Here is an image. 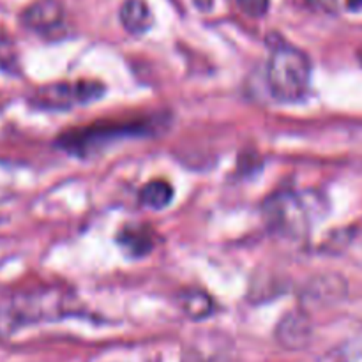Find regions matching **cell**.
<instances>
[{
  "label": "cell",
  "instance_id": "6da1fadb",
  "mask_svg": "<svg viewBox=\"0 0 362 362\" xmlns=\"http://www.w3.org/2000/svg\"><path fill=\"white\" fill-rule=\"evenodd\" d=\"M311 80V60L303 49L279 41L267 64V85L278 101L293 103L306 95Z\"/></svg>",
  "mask_w": 362,
  "mask_h": 362
},
{
  "label": "cell",
  "instance_id": "7a4b0ae2",
  "mask_svg": "<svg viewBox=\"0 0 362 362\" xmlns=\"http://www.w3.org/2000/svg\"><path fill=\"white\" fill-rule=\"evenodd\" d=\"M62 311L60 296L53 290L18 293L0 303V332L7 334L28 324L49 320Z\"/></svg>",
  "mask_w": 362,
  "mask_h": 362
},
{
  "label": "cell",
  "instance_id": "3957f363",
  "mask_svg": "<svg viewBox=\"0 0 362 362\" xmlns=\"http://www.w3.org/2000/svg\"><path fill=\"white\" fill-rule=\"evenodd\" d=\"M265 221L276 233L288 237H299L310 226L313 219L310 198L293 191L276 193L264 205Z\"/></svg>",
  "mask_w": 362,
  "mask_h": 362
},
{
  "label": "cell",
  "instance_id": "277c9868",
  "mask_svg": "<svg viewBox=\"0 0 362 362\" xmlns=\"http://www.w3.org/2000/svg\"><path fill=\"white\" fill-rule=\"evenodd\" d=\"M103 92L105 87L99 81H64V83H53L39 88L37 94L34 95V101L42 108L66 110L99 99Z\"/></svg>",
  "mask_w": 362,
  "mask_h": 362
},
{
  "label": "cell",
  "instance_id": "5b68a950",
  "mask_svg": "<svg viewBox=\"0 0 362 362\" xmlns=\"http://www.w3.org/2000/svg\"><path fill=\"white\" fill-rule=\"evenodd\" d=\"M147 122L138 120V122H126L124 126H119L117 122H112V126H92L85 127V129H74L60 136V145L66 151L80 152V154H87L94 147H98L103 141H108L113 134H138L145 129Z\"/></svg>",
  "mask_w": 362,
  "mask_h": 362
},
{
  "label": "cell",
  "instance_id": "8992f818",
  "mask_svg": "<svg viewBox=\"0 0 362 362\" xmlns=\"http://www.w3.org/2000/svg\"><path fill=\"white\" fill-rule=\"evenodd\" d=\"M21 21L37 34H52L62 25L64 6L60 0H35L23 11Z\"/></svg>",
  "mask_w": 362,
  "mask_h": 362
},
{
  "label": "cell",
  "instance_id": "52a82bcc",
  "mask_svg": "<svg viewBox=\"0 0 362 362\" xmlns=\"http://www.w3.org/2000/svg\"><path fill=\"white\" fill-rule=\"evenodd\" d=\"M311 338V324L306 315L293 311L281 320L278 327V339L286 349H303Z\"/></svg>",
  "mask_w": 362,
  "mask_h": 362
},
{
  "label": "cell",
  "instance_id": "ba28073f",
  "mask_svg": "<svg viewBox=\"0 0 362 362\" xmlns=\"http://www.w3.org/2000/svg\"><path fill=\"white\" fill-rule=\"evenodd\" d=\"M119 18L122 27L134 35L144 34L152 25L151 7L147 6L145 0H124L119 11Z\"/></svg>",
  "mask_w": 362,
  "mask_h": 362
},
{
  "label": "cell",
  "instance_id": "9c48e42d",
  "mask_svg": "<svg viewBox=\"0 0 362 362\" xmlns=\"http://www.w3.org/2000/svg\"><path fill=\"white\" fill-rule=\"evenodd\" d=\"M117 243L133 257H145L154 250V232L144 225H127L119 232Z\"/></svg>",
  "mask_w": 362,
  "mask_h": 362
},
{
  "label": "cell",
  "instance_id": "30bf717a",
  "mask_svg": "<svg viewBox=\"0 0 362 362\" xmlns=\"http://www.w3.org/2000/svg\"><path fill=\"white\" fill-rule=\"evenodd\" d=\"M173 200V187L172 184L166 182V180L158 179L151 180L148 184H145L140 191V202L141 205L148 209H154V211H161V209L168 207Z\"/></svg>",
  "mask_w": 362,
  "mask_h": 362
},
{
  "label": "cell",
  "instance_id": "8fae6325",
  "mask_svg": "<svg viewBox=\"0 0 362 362\" xmlns=\"http://www.w3.org/2000/svg\"><path fill=\"white\" fill-rule=\"evenodd\" d=\"M180 310L189 318L200 320L212 313V299L202 290H184L179 296Z\"/></svg>",
  "mask_w": 362,
  "mask_h": 362
},
{
  "label": "cell",
  "instance_id": "7c38bea8",
  "mask_svg": "<svg viewBox=\"0 0 362 362\" xmlns=\"http://www.w3.org/2000/svg\"><path fill=\"white\" fill-rule=\"evenodd\" d=\"M334 362H362V329L339 346Z\"/></svg>",
  "mask_w": 362,
  "mask_h": 362
},
{
  "label": "cell",
  "instance_id": "4fadbf2b",
  "mask_svg": "<svg viewBox=\"0 0 362 362\" xmlns=\"http://www.w3.org/2000/svg\"><path fill=\"white\" fill-rule=\"evenodd\" d=\"M237 6L247 16L262 18L267 14L269 7H271V0H237Z\"/></svg>",
  "mask_w": 362,
  "mask_h": 362
},
{
  "label": "cell",
  "instance_id": "5bb4252c",
  "mask_svg": "<svg viewBox=\"0 0 362 362\" xmlns=\"http://www.w3.org/2000/svg\"><path fill=\"white\" fill-rule=\"evenodd\" d=\"M308 2L313 4L318 9L327 11V13H334L336 6H338V0H308Z\"/></svg>",
  "mask_w": 362,
  "mask_h": 362
},
{
  "label": "cell",
  "instance_id": "9a60e30c",
  "mask_svg": "<svg viewBox=\"0 0 362 362\" xmlns=\"http://www.w3.org/2000/svg\"><path fill=\"white\" fill-rule=\"evenodd\" d=\"M346 7H349L350 11H361L362 0H346Z\"/></svg>",
  "mask_w": 362,
  "mask_h": 362
},
{
  "label": "cell",
  "instance_id": "2e32d148",
  "mask_svg": "<svg viewBox=\"0 0 362 362\" xmlns=\"http://www.w3.org/2000/svg\"><path fill=\"white\" fill-rule=\"evenodd\" d=\"M359 59H361V62H362V48H361V52H359Z\"/></svg>",
  "mask_w": 362,
  "mask_h": 362
}]
</instances>
